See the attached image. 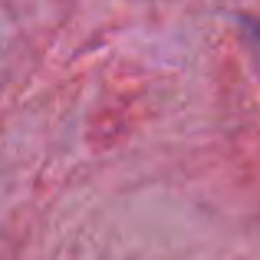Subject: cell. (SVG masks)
<instances>
[{
    "instance_id": "obj_1",
    "label": "cell",
    "mask_w": 260,
    "mask_h": 260,
    "mask_svg": "<svg viewBox=\"0 0 260 260\" xmlns=\"http://www.w3.org/2000/svg\"><path fill=\"white\" fill-rule=\"evenodd\" d=\"M254 37H257V43H260V30H254Z\"/></svg>"
}]
</instances>
